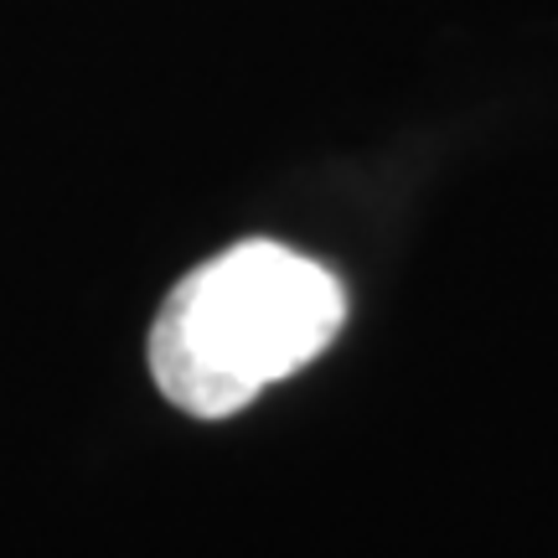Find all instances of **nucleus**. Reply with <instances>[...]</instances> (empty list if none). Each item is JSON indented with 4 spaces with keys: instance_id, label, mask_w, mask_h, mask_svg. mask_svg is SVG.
Segmentation results:
<instances>
[{
    "instance_id": "f257e3e1",
    "label": "nucleus",
    "mask_w": 558,
    "mask_h": 558,
    "mask_svg": "<svg viewBox=\"0 0 558 558\" xmlns=\"http://www.w3.org/2000/svg\"><path fill=\"white\" fill-rule=\"evenodd\" d=\"M347 295L331 269L254 239L197 264L150 326V378L181 414L228 418L337 341Z\"/></svg>"
}]
</instances>
